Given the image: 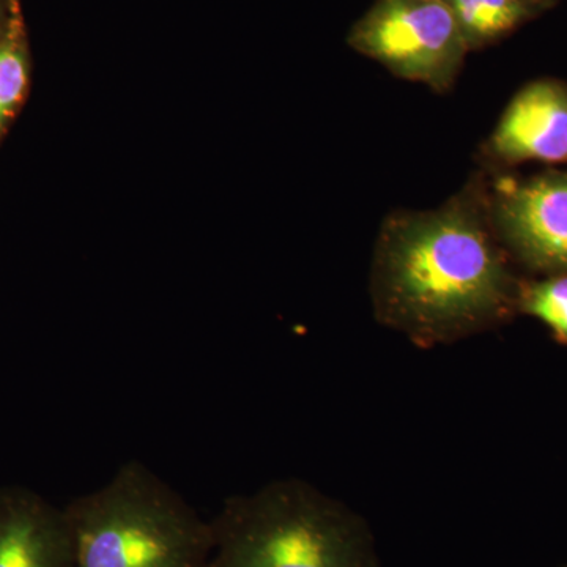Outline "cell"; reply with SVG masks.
<instances>
[{
	"label": "cell",
	"mask_w": 567,
	"mask_h": 567,
	"mask_svg": "<svg viewBox=\"0 0 567 567\" xmlns=\"http://www.w3.org/2000/svg\"><path fill=\"white\" fill-rule=\"evenodd\" d=\"M520 284L492 224L483 173L436 208L390 213L377 235V320L425 349L505 323L517 315Z\"/></svg>",
	"instance_id": "1"
},
{
	"label": "cell",
	"mask_w": 567,
	"mask_h": 567,
	"mask_svg": "<svg viewBox=\"0 0 567 567\" xmlns=\"http://www.w3.org/2000/svg\"><path fill=\"white\" fill-rule=\"evenodd\" d=\"M210 527L205 567H380L363 518L300 480L229 496Z\"/></svg>",
	"instance_id": "2"
},
{
	"label": "cell",
	"mask_w": 567,
	"mask_h": 567,
	"mask_svg": "<svg viewBox=\"0 0 567 567\" xmlns=\"http://www.w3.org/2000/svg\"><path fill=\"white\" fill-rule=\"evenodd\" d=\"M65 511L76 567H205L212 557L210 520L137 461Z\"/></svg>",
	"instance_id": "3"
},
{
	"label": "cell",
	"mask_w": 567,
	"mask_h": 567,
	"mask_svg": "<svg viewBox=\"0 0 567 567\" xmlns=\"http://www.w3.org/2000/svg\"><path fill=\"white\" fill-rule=\"evenodd\" d=\"M347 43L395 78L436 93L454 87L470 52L442 0H375Z\"/></svg>",
	"instance_id": "4"
},
{
	"label": "cell",
	"mask_w": 567,
	"mask_h": 567,
	"mask_svg": "<svg viewBox=\"0 0 567 567\" xmlns=\"http://www.w3.org/2000/svg\"><path fill=\"white\" fill-rule=\"evenodd\" d=\"M491 218L509 256L539 274H567V173L488 185Z\"/></svg>",
	"instance_id": "5"
},
{
	"label": "cell",
	"mask_w": 567,
	"mask_h": 567,
	"mask_svg": "<svg viewBox=\"0 0 567 567\" xmlns=\"http://www.w3.org/2000/svg\"><path fill=\"white\" fill-rule=\"evenodd\" d=\"M481 153L502 166L567 162V84L537 80L522 87Z\"/></svg>",
	"instance_id": "6"
},
{
	"label": "cell",
	"mask_w": 567,
	"mask_h": 567,
	"mask_svg": "<svg viewBox=\"0 0 567 567\" xmlns=\"http://www.w3.org/2000/svg\"><path fill=\"white\" fill-rule=\"evenodd\" d=\"M0 567H76L66 511L33 496H0Z\"/></svg>",
	"instance_id": "7"
},
{
	"label": "cell",
	"mask_w": 567,
	"mask_h": 567,
	"mask_svg": "<svg viewBox=\"0 0 567 567\" xmlns=\"http://www.w3.org/2000/svg\"><path fill=\"white\" fill-rule=\"evenodd\" d=\"M457 22L468 51L498 43L533 17L516 0H442Z\"/></svg>",
	"instance_id": "8"
},
{
	"label": "cell",
	"mask_w": 567,
	"mask_h": 567,
	"mask_svg": "<svg viewBox=\"0 0 567 567\" xmlns=\"http://www.w3.org/2000/svg\"><path fill=\"white\" fill-rule=\"evenodd\" d=\"M517 312L535 317L567 346V274L520 284Z\"/></svg>",
	"instance_id": "9"
},
{
	"label": "cell",
	"mask_w": 567,
	"mask_h": 567,
	"mask_svg": "<svg viewBox=\"0 0 567 567\" xmlns=\"http://www.w3.org/2000/svg\"><path fill=\"white\" fill-rule=\"evenodd\" d=\"M28 85V58H25L24 32L18 10L9 28L0 37V128L11 112L21 102Z\"/></svg>",
	"instance_id": "10"
},
{
	"label": "cell",
	"mask_w": 567,
	"mask_h": 567,
	"mask_svg": "<svg viewBox=\"0 0 567 567\" xmlns=\"http://www.w3.org/2000/svg\"><path fill=\"white\" fill-rule=\"evenodd\" d=\"M17 9V3L11 2V0H0V37H2L3 32L9 28L11 17H13Z\"/></svg>",
	"instance_id": "11"
},
{
	"label": "cell",
	"mask_w": 567,
	"mask_h": 567,
	"mask_svg": "<svg viewBox=\"0 0 567 567\" xmlns=\"http://www.w3.org/2000/svg\"><path fill=\"white\" fill-rule=\"evenodd\" d=\"M516 2L522 3V6L527 7L529 11L536 13V11L546 9L550 3H554V0H516Z\"/></svg>",
	"instance_id": "12"
}]
</instances>
